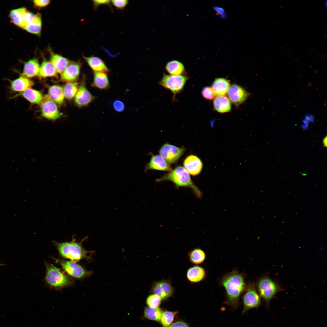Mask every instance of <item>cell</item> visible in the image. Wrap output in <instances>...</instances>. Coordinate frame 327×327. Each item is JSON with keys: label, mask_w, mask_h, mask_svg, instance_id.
Instances as JSON below:
<instances>
[{"label": "cell", "mask_w": 327, "mask_h": 327, "mask_svg": "<svg viewBox=\"0 0 327 327\" xmlns=\"http://www.w3.org/2000/svg\"><path fill=\"white\" fill-rule=\"evenodd\" d=\"M220 284L225 289L226 294V303L233 310L239 304V298L247 286L244 275L234 270L225 275L221 279Z\"/></svg>", "instance_id": "cell-1"}, {"label": "cell", "mask_w": 327, "mask_h": 327, "mask_svg": "<svg viewBox=\"0 0 327 327\" xmlns=\"http://www.w3.org/2000/svg\"><path fill=\"white\" fill-rule=\"evenodd\" d=\"M73 235L72 240L69 242H58L53 240L52 242L58 249L59 253L62 257L76 262L82 259L90 260L94 251H89L82 246L83 242L87 240L86 237L80 242L76 241Z\"/></svg>", "instance_id": "cell-2"}, {"label": "cell", "mask_w": 327, "mask_h": 327, "mask_svg": "<svg viewBox=\"0 0 327 327\" xmlns=\"http://www.w3.org/2000/svg\"><path fill=\"white\" fill-rule=\"evenodd\" d=\"M155 181L157 182L171 181L177 189L180 187H187L192 190L197 197L200 198L202 196V193L193 183L189 173L181 166L177 167Z\"/></svg>", "instance_id": "cell-3"}, {"label": "cell", "mask_w": 327, "mask_h": 327, "mask_svg": "<svg viewBox=\"0 0 327 327\" xmlns=\"http://www.w3.org/2000/svg\"><path fill=\"white\" fill-rule=\"evenodd\" d=\"M46 283L50 287L60 289L70 286L73 283L71 277L53 264L45 262Z\"/></svg>", "instance_id": "cell-4"}, {"label": "cell", "mask_w": 327, "mask_h": 327, "mask_svg": "<svg viewBox=\"0 0 327 327\" xmlns=\"http://www.w3.org/2000/svg\"><path fill=\"white\" fill-rule=\"evenodd\" d=\"M256 286L258 294L267 306L278 292L283 290L276 281L267 276H263L258 279Z\"/></svg>", "instance_id": "cell-5"}, {"label": "cell", "mask_w": 327, "mask_h": 327, "mask_svg": "<svg viewBox=\"0 0 327 327\" xmlns=\"http://www.w3.org/2000/svg\"><path fill=\"white\" fill-rule=\"evenodd\" d=\"M67 274L70 277L77 279L88 277L93 273L92 271L87 270L77 263L71 260H62L54 258Z\"/></svg>", "instance_id": "cell-6"}, {"label": "cell", "mask_w": 327, "mask_h": 327, "mask_svg": "<svg viewBox=\"0 0 327 327\" xmlns=\"http://www.w3.org/2000/svg\"><path fill=\"white\" fill-rule=\"evenodd\" d=\"M187 79V77L183 75L164 74L159 84L162 87L170 90L174 95H175L183 89Z\"/></svg>", "instance_id": "cell-7"}, {"label": "cell", "mask_w": 327, "mask_h": 327, "mask_svg": "<svg viewBox=\"0 0 327 327\" xmlns=\"http://www.w3.org/2000/svg\"><path fill=\"white\" fill-rule=\"evenodd\" d=\"M244 292L243 296V307L242 313L246 312L250 309L258 307L261 303L260 297L254 284H248Z\"/></svg>", "instance_id": "cell-8"}, {"label": "cell", "mask_w": 327, "mask_h": 327, "mask_svg": "<svg viewBox=\"0 0 327 327\" xmlns=\"http://www.w3.org/2000/svg\"><path fill=\"white\" fill-rule=\"evenodd\" d=\"M186 149L178 147L166 143L163 145L159 150V153L170 164L177 162L183 154Z\"/></svg>", "instance_id": "cell-9"}, {"label": "cell", "mask_w": 327, "mask_h": 327, "mask_svg": "<svg viewBox=\"0 0 327 327\" xmlns=\"http://www.w3.org/2000/svg\"><path fill=\"white\" fill-rule=\"evenodd\" d=\"M41 115L44 117L52 121L59 118L62 114L59 111L57 105L49 97L46 95L43 97L41 104Z\"/></svg>", "instance_id": "cell-10"}, {"label": "cell", "mask_w": 327, "mask_h": 327, "mask_svg": "<svg viewBox=\"0 0 327 327\" xmlns=\"http://www.w3.org/2000/svg\"><path fill=\"white\" fill-rule=\"evenodd\" d=\"M174 288L170 280L162 279L154 282L151 288L150 292L159 296L161 300H164L173 295Z\"/></svg>", "instance_id": "cell-11"}, {"label": "cell", "mask_w": 327, "mask_h": 327, "mask_svg": "<svg viewBox=\"0 0 327 327\" xmlns=\"http://www.w3.org/2000/svg\"><path fill=\"white\" fill-rule=\"evenodd\" d=\"M249 94L243 88L236 84L230 85L227 92L228 98L230 101L237 107L244 102Z\"/></svg>", "instance_id": "cell-12"}, {"label": "cell", "mask_w": 327, "mask_h": 327, "mask_svg": "<svg viewBox=\"0 0 327 327\" xmlns=\"http://www.w3.org/2000/svg\"><path fill=\"white\" fill-rule=\"evenodd\" d=\"M96 98L86 88L84 80L78 88L75 96L74 102L78 107H85L88 106Z\"/></svg>", "instance_id": "cell-13"}, {"label": "cell", "mask_w": 327, "mask_h": 327, "mask_svg": "<svg viewBox=\"0 0 327 327\" xmlns=\"http://www.w3.org/2000/svg\"><path fill=\"white\" fill-rule=\"evenodd\" d=\"M149 162L145 166L144 172L149 170L171 171L173 169L170 164L160 155L151 154Z\"/></svg>", "instance_id": "cell-14"}, {"label": "cell", "mask_w": 327, "mask_h": 327, "mask_svg": "<svg viewBox=\"0 0 327 327\" xmlns=\"http://www.w3.org/2000/svg\"><path fill=\"white\" fill-rule=\"evenodd\" d=\"M184 168L190 174L196 176L202 170L203 164L201 160L197 156L193 154L187 156L183 162Z\"/></svg>", "instance_id": "cell-15"}, {"label": "cell", "mask_w": 327, "mask_h": 327, "mask_svg": "<svg viewBox=\"0 0 327 327\" xmlns=\"http://www.w3.org/2000/svg\"><path fill=\"white\" fill-rule=\"evenodd\" d=\"M80 62L70 61L61 74V79L63 81H73L78 77L81 67Z\"/></svg>", "instance_id": "cell-16"}, {"label": "cell", "mask_w": 327, "mask_h": 327, "mask_svg": "<svg viewBox=\"0 0 327 327\" xmlns=\"http://www.w3.org/2000/svg\"><path fill=\"white\" fill-rule=\"evenodd\" d=\"M9 81L10 89L14 92L21 93L30 88L34 85V82L32 80L21 75L15 80Z\"/></svg>", "instance_id": "cell-17"}, {"label": "cell", "mask_w": 327, "mask_h": 327, "mask_svg": "<svg viewBox=\"0 0 327 327\" xmlns=\"http://www.w3.org/2000/svg\"><path fill=\"white\" fill-rule=\"evenodd\" d=\"M40 66L36 58L30 59L25 62L21 76L28 78L38 76Z\"/></svg>", "instance_id": "cell-18"}, {"label": "cell", "mask_w": 327, "mask_h": 327, "mask_svg": "<svg viewBox=\"0 0 327 327\" xmlns=\"http://www.w3.org/2000/svg\"><path fill=\"white\" fill-rule=\"evenodd\" d=\"M84 58L94 72L107 73L110 71L104 61L100 58L92 56L89 57L84 56Z\"/></svg>", "instance_id": "cell-19"}, {"label": "cell", "mask_w": 327, "mask_h": 327, "mask_svg": "<svg viewBox=\"0 0 327 327\" xmlns=\"http://www.w3.org/2000/svg\"><path fill=\"white\" fill-rule=\"evenodd\" d=\"M19 96L23 97L32 104L39 105L41 104L43 98L40 92L31 88H28L21 93L16 94L13 97Z\"/></svg>", "instance_id": "cell-20"}, {"label": "cell", "mask_w": 327, "mask_h": 327, "mask_svg": "<svg viewBox=\"0 0 327 327\" xmlns=\"http://www.w3.org/2000/svg\"><path fill=\"white\" fill-rule=\"evenodd\" d=\"M50 54V62L57 73L61 74L71 61L67 58L51 51Z\"/></svg>", "instance_id": "cell-21"}, {"label": "cell", "mask_w": 327, "mask_h": 327, "mask_svg": "<svg viewBox=\"0 0 327 327\" xmlns=\"http://www.w3.org/2000/svg\"><path fill=\"white\" fill-rule=\"evenodd\" d=\"M213 106L214 109L217 112L223 113L230 111L231 102L225 96H217L214 99Z\"/></svg>", "instance_id": "cell-22"}, {"label": "cell", "mask_w": 327, "mask_h": 327, "mask_svg": "<svg viewBox=\"0 0 327 327\" xmlns=\"http://www.w3.org/2000/svg\"><path fill=\"white\" fill-rule=\"evenodd\" d=\"M206 275L205 269L198 266L189 268L187 273V278L191 283H197L202 281L205 277Z\"/></svg>", "instance_id": "cell-23"}, {"label": "cell", "mask_w": 327, "mask_h": 327, "mask_svg": "<svg viewBox=\"0 0 327 327\" xmlns=\"http://www.w3.org/2000/svg\"><path fill=\"white\" fill-rule=\"evenodd\" d=\"M230 86L229 81L226 78H218L215 79L212 88L216 95L217 96H225Z\"/></svg>", "instance_id": "cell-24"}, {"label": "cell", "mask_w": 327, "mask_h": 327, "mask_svg": "<svg viewBox=\"0 0 327 327\" xmlns=\"http://www.w3.org/2000/svg\"><path fill=\"white\" fill-rule=\"evenodd\" d=\"M92 85L100 90L108 89L110 87V83L107 73L94 72Z\"/></svg>", "instance_id": "cell-25"}, {"label": "cell", "mask_w": 327, "mask_h": 327, "mask_svg": "<svg viewBox=\"0 0 327 327\" xmlns=\"http://www.w3.org/2000/svg\"><path fill=\"white\" fill-rule=\"evenodd\" d=\"M48 96L53 101L61 105L64 102V97L63 88L61 86L54 85L48 89Z\"/></svg>", "instance_id": "cell-26"}, {"label": "cell", "mask_w": 327, "mask_h": 327, "mask_svg": "<svg viewBox=\"0 0 327 327\" xmlns=\"http://www.w3.org/2000/svg\"><path fill=\"white\" fill-rule=\"evenodd\" d=\"M57 73L55 69L50 61L44 60L40 66L38 76L42 78L55 77L57 76Z\"/></svg>", "instance_id": "cell-27"}, {"label": "cell", "mask_w": 327, "mask_h": 327, "mask_svg": "<svg viewBox=\"0 0 327 327\" xmlns=\"http://www.w3.org/2000/svg\"><path fill=\"white\" fill-rule=\"evenodd\" d=\"M41 15L38 13L35 15L34 20L23 28L29 33L39 36L41 34Z\"/></svg>", "instance_id": "cell-28"}, {"label": "cell", "mask_w": 327, "mask_h": 327, "mask_svg": "<svg viewBox=\"0 0 327 327\" xmlns=\"http://www.w3.org/2000/svg\"><path fill=\"white\" fill-rule=\"evenodd\" d=\"M26 10L25 8H21L11 10L10 17L12 22L17 26L23 28L24 27V15Z\"/></svg>", "instance_id": "cell-29"}, {"label": "cell", "mask_w": 327, "mask_h": 327, "mask_svg": "<svg viewBox=\"0 0 327 327\" xmlns=\"http://www.w3.org/2000/svg\"><path fill=\"white\" fill-rule=\"evenodd\" d=\"M165 68L167 72L172 75H180L185 72L183 64L177 60H172L168 62Z\"/></svg>", "instance_id": "cell-30"}, {"label": "cell", "mask_w": 327, "mask_h": 327, "mask_svg": "<svg viewBox=\"0 0 327 327\" xmlns=\"http://www.w3.org/2000/svg\"><path fill=\"white\" fill-rule=\"evenodd\" d=\"M190 261L194 264H198L202 263L206 258V254L204 251L199 248H195L191 250L188 254Z\"/></svg>", "instance_id": "cell-31"}, {"label": "cell", "mask_w": 327, "mask_h": 327, "mask_svg": "<svg viewBox=\"0 0 327 327\" xmlns=\"http://www.w3.org/2000/svg\"><path fill=\"white\" fill-rule=\"evenodd\" d=\"M163 312L158 307L153 308L148 306L144 309V317L149 319L160 322Z\"/></svg>", "instance_id": "cell-32"}, {"label": "cell", "mask_w": 327, "mask_h": 327, "mask_svg": "<svg viewBox=\"0 0 327 327\" xmlns=\"http://www.w3.org/2000/svg\"><path fill=\"white\" fill-rule=\"evenodd\" d=\"M78 83L74 81L68 82L64 85L63 88L64 97L68 100L74 98L78 90Z\"/></svg>", "instance_id": "cell-33"}, {"label": "cell", "mask_w": 327, "mask_h": 327, "mask_svg": "<svg viewBox=\"0 0 327 327\" xmlns=\"http://www.w3.org/2000/svg\"><path fill=\"white\" fill-rule=\"evenodd\" d=\"M175 314L174 312L166 311L163 312L160 322L164 327H168L173 322Z\"/></svg>", "instance_id": "cell-34"}, {"label": "cell", "mask_w": 327, "mask_h": 327, "mask_svg": "<svg viewBox=\"0 0 327 327\" xmlns=\"http://www.w3.org/2000/svg\"><path fill=\"white\" fill-rule=\"evenodd\" d=\"M161 300V299L159 296L153 294L147 297L146 303L149 307L157 308L160 304Z\"/></svg>", "instance_id": "cell-35"}, {"label": "cell", "mask_w": 327, "mask_h": 327, "mask_svg": "<svg viewBox=\"0 0 327 327\" xmlns=\"http://www.w3.org/2000/svg\"><path fill=\"white\" fill-rule=\"evenodd\" d=\"M201 93L203 97L208 100L214 99L216 95L212 88L209 86L203 88Z\"/></svg>", "instance_id": "cell-36"}, {"label": "cell", "mask_w": 327, "mask_h": 327, "mask_svg": "<svg viewBox=\"0 0 327 327\" xmlns=\"http://www.w3.org/2000/svg\"><path fill=\"white\" fill-rule=\"evenodd\" d=\"M35 15L26 10L24 14V27L28 24L34 20L35 17Z\"/></svg>", "instance_id": "cell-37"}, {"label": "cell", "mask_w": 327, "mask_h": 327, "mask_svg": "<svg viewBox=\"0 0 327 327\" xmlns=\"http://www.w3.org/2000/svg\"><path fill=\"white\" fill-rule=\"evenodd\" d=\"M314 116L312 114H307L303 120V124L302 126V128L305 129L307 128L309 124L314 122Z\"/></svg>", "instance_id": "cell-38"}, {"label": "cell", "mask_w": 327, "mask_h": 327, "mask_svg": "<svg viewBox=\"0 0 327 327\" xmlns=\"http://www.w3.org/2000/svg\"><path fill=\"white\" fill-rule=\"evenodd\" d=\"M111 2L115 7L121 9L125 7L128 2L127 0H113Z\"/></svg>", "instance_id": "cell-39"}, {"label": "cell", "mask_w": 327, "mask_h": 327, "mask_svg": "<svg viewBox=\"0 0 327 327\" xmlns=\"http://www.w3.org/2000/svg\"><path fill=\"white\" fill-rule=\"evenodd\" d=\"M113 105L114 109L118 112L123 111L125 109V105L124 103L120 100H117L114 101Z\"/></svg>", "instance_id": "cell-40"}, {"label": "cell", "mask_w": 327, "mask_h": 327, "mask_svg": "<svg viewBox=\"0 0 327 327\" xmlns=\"http://www.w3.org/2000/svg\"><path fill=\"white\" fill-rule=\"evenodd\" d=\"M49 0H35L33 1L34 6L38 8H41L47 6L50 3Z\"/></svg>", "instance_id": "cell-41"}, {"label": "cell", "mask_w": 327, "mask_h": 327, "mask_svg": "<svg viewBox=\"0 0 327 327\" xmlns=\"http://www.w3.org/2000/svg\"><path fill=\"white\" fill-rule=\"evenodd\" d=\"M111 1L108 0L93 1L94 7V9H96L101 5L105 4L109 5Z\"/></svg>", "instance_id": "cell-42"}, {"label": "cell", "mask_w": 327, "mask_h": 327, "mask_svg": "<svg viewBox=\"0 0 327 327\" xmlns=\"http://www.w3.org/2000/svg\"><path fill=\"white\" fill-rule=\"evenodd\" d=\"M168 327H189L185 323L181 322L178 321L173 323Z\"/></svg>", "instance_id": "cell-43"}, {"label": "cell", "mask_w": 327, "mask_h": 327, "mask_svg": "<svg viewBox=\"0 0 327 327\" xmlns=\"http://www.w3.org/2000/svg\"><path fill=\"white\" fill-rule=\"evenodd\" d=\"M215 9L219 13L223 14L224 12L223 10L220 7H215Z\"/></svg>", "instance_id": "cell-44"}, {"label": "cell", "mask_w": 327, "mask_h": 327, "mask_svg": "<svg viewBox=\"0 0 327 327\" xmlns=\"http://www.w3.org/2000/svg\"><path fill=\"white\" fill-rule=\"evenodd\" d=\"M323 143L325 147H326L327 145V137H326L323 140Z\"/></svg>", "instance_id": "cell-45"}]
</instances>
